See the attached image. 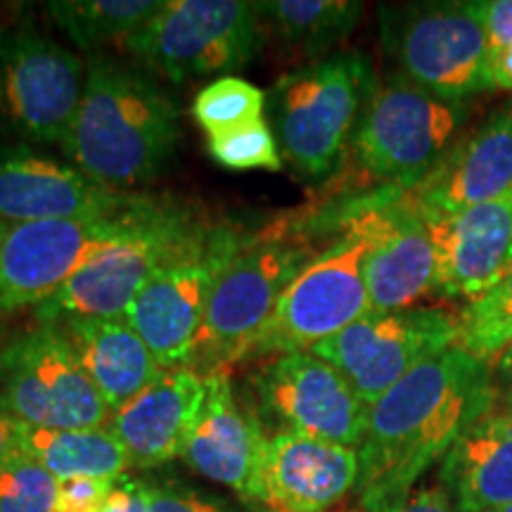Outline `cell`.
Here are the masks:
<instances>
[{"mask_svg":"<svg viewBox=\"0 0 512 512\" xmlns=\"http://www.w3.org/2000/svg\"><path fill=\"white\" fill-rule=\"evenodd\" d=\"M491 363L451 347L420 363L368 408L356 512H396L467 427L496 401Z\"/></svg>","mask_w":512,"mask_h":512,"instance_id":"6da1fadb","label":"cell"},{"mask_svg":"<svg viewBox=\"0 0 512 512\" xmlns=\"http://www.w3.org/2000/svg\"><path fill=\"white\" fill-rule=\"evenodd\" d=\"M181 140V110L145 67L98 55L86 64L79 110L60 145L95 183L126 192L162 174Z\"/></svg>","mask_w":512,"mask_h":512,"instance_id":"7a4b0ae2","label":"cell"},{"mask_svg":"<svg viewBox=\"0 0 512 512\" xmlns=\"http://www.w3.org/2000/svg\"><path fill=\"white\" fill-rule=\"evenodd\" d=\"M377 88L366 53L347 50L294 69L266 95L268 124L283 162L313 181L347 162Z\"/></svg>","mask_w":512,"mask_h":512,"instance_id":"3957f363","label":"cell"},{"mask_svg":"<svg viewBox=\"0 0 512 512\" xmlns=\"http://www.w3.org/2000/svg\"><path fill=\"white\" fill-rule=\"evenodd\" d=\"M318 254L294 238L247 242L211 287L188 368L207 377L245 361L283 292Z\"/></svg>","mask_w":512,"mask_h":512,"instance_id":"277c9868","label":"cell"},{"mask_svg":"<svg viewBox=\"0 0 512 512\" xmlns=\"http://www.w3.org/2000/svg\"><path fill=\"white\" fill-rule=\"evenodd\" d=\"M463 121L465 102L444 100L394 74L377 83L349 157L370 181L411 190L456 143Z\"/></svg>","mask_w":512,"mask_h":512,"instance_id":"5b68a950","label":"cell"},{"mask_svg":"<svg viewBox=\"0 0 512 512\" xmlns=\"http://www.w3.org/2000/svg\"><path fill=\"white\" fill-rule=\"evenodd\" d=\"M264 48V22L245 0H162L124 50L140 67L183 83L245 67Z\"/></svg>","mask_w":512,"mask_h":512,"instance_id":"8992f818","label":"cell"},{"mask_svg":"<svg viewBox=\"0 0 512 512\" xmlns=\"http://www.w3.org/2000/svg\"><path fill=\"white\" fill-rule=\"evenodd\" d=\"M380 31L399 74L425 91L453 102L494 91L489 43L472 0L382 5Z\"/></svg>","mask_w":512,"mask_h":512,"instance_id":"52a82bcc","label":"cell"},{"mask_svg":"<svg viewBox=\"0 0 512 512\" xmlns=\"http://www.w3.org/2000/svg\"><path fill=\"white\" fill-rule=\"evenodd\" d=\"M0 411L31 430H98L112 408L57 323L22 330L0 370Z\"/></svg>","mask_w":512,"mask_h":512,"instance_id":"ba28073f","label":"cell"},{"mask_svg":"<svg viewBox=\"0 0 512 512\" xmlns=\"http://www.w3.org/2000/svg\"><path fill=\"white\" fill-rule=\"evenodd\" d=\"M200 228L185 211L152 200L124 238L95 254L53 299L38 306L36 320L124 318L147 280Z\"/></svg>","mask_w":512,"mask_h":512,"instance_id":"9c48e42d","label":"cell"},{"mask_svg":"<svg viewBox=\"0 0 512 512\" xmlns=\"http://www.w3.org/2000/svg\"><path fill=\"white\" fill-rule=\"evenodd\" d=\"M86 64L31 27H0V136L57 145L79 110Z\"/></svg>","mask_w":512,"mask_h":512,"instance_id":"30bf717a","label":"cell"},{"mask_svg":"<svg viewBox=\"0 0 512 512\" xmlns=\"http://www.w3.org/2000/svg\"><path fill=\"white\" fill-rule=\"evenodd\" d=\"M366 252L368 242L354 228L323 249L283 292L245 361L311 351L368 316L373 309L363 278Z\"/></svg>","mask_w":512,"mask_h":512,"instance_id":"8fae6325","label":"cell"},{"mask_svg":"<svg viewBox=\"0 0 512 512\" xmlns=\"http://www.w3.org/2000/svg\"><path fill=\"white\" fill-rule=\"evenodd\" d=\"M150 202L136 197L119 214L98 219L10 226L0 245V316L12 318L53 299L95 254L124 238Z\"/></svg>","mask_w":512,"mask_h":512,"instance_id":"7c38bea8","label":"cell"},{"mask_svg":"<svg viewBox=\"0 0 512 512\" xmlns=\"http://www.w3.org/2000/svg\"><path fill=\"white\" fill-rule=\"evenodd\" d=\"M245 245L247 240L226 228L202 226L147 280L126 311L128 325L145 339L164 370L188 368L211 287Z\"/></svg>","mask_w":512,"mask_h":512,"instance_id":"4fadbf2b","label":"cell"},{"mask_svg":"<svg viewBox=\"0 0 512 512\" xmlns=\"http://www.w3.org/2000/svg\"><path fill=\"white\" fill-rule=\"evenodd\" d=\"M458 316L432 306L370 311L311 349L347 377L370 408L420 363L456 347Z\"/></svg>","mask_w":512,"mask_h":512,"instance_id":"5bb4252c","label":"cell"},{"mask_svg":"<svg viewBox=\"0 0 512 512\" xmlns=\"http://www.w3.org/2000/svg\"><path fill=\"white\" fill-rule=\"evenodd\" d=\"M368 242L363 259L370 309L399 311L437 294V249L425 214L406 192L389 190L387 200L363 204L347 216Z\"/></svg>","mask_w":512,"mask_h":512,"instance_id":"9a60e30c","label":"cell"},{"mask_svg":"<svg viewBox=\"0 0 512 512\" xmlns=\"http://www.w3.org/2000/svg\"><path fill=\"white\" fill-rule=\"evenodd\" d=\"M256 392L266 411L290 432L361 448L368 427V406L347 377L311 351L280 354L256 370Z\"/></svg>","mask_w":512,"mask_h":512,"instance_id":"2e32d148","label":"cell"},{"mask_svg":"<svg viewBox=\"0 0 512 512\" xmlns=\"http://www.w3.org/2000/svg\"><path fill=\"white\" fill-rule=\"evenodd\" d=\"M133 200L126 192L95 183L72 162H57L31 145L0 147V219L8 226L98 219L119 214Z\"/></svg>","mask_w":512,"mask_h":512,"instance_id":"e0dca14e","label":"cell"},{"mask_svg":"<svg viewBox=\"0 0 512 512\" xmlns=\"http://www.w3.org/2000/svg\"><path fill=\"white\" fill-rule=\"evenodd\" d=\"M207 392L185 441L183 460L197 475L264 503L266 434L252 411L235 399L230 373L204 377Z\"/></svg>","mask_w":512,"mask_h":512,"instance_id":"ac0fdd59","label":"cell"},{"mask_svg":"<svg viewBox=\"0 0 512 512\" xmlns=\"http://www.w3.org/2000/svg\"><path fill=\"white\" fill-rule=\"evenodd\" d=\"M437 249V294L470 304L512 273V195L458 214L425 216Z\"/></svg>","mask_w":512,"mask_h":512,"instance_id":"d6986e66","label":"cell"},{"mask_svg":"<svg viewBox=\"0 0 512 512\" xmlns=\"http://www.w3.org/2000/svg\"><path fill=\"white\" fill-rule=\"evenodd\" d=\"M425 216L458 214L512 195V107L448 147L432 171L403 190Z\"/></svg>","mask_w":512,"mask_h":512,"instance_id":"ffe728a7","label":"cell"},{"mask_svg":"<svg viewBox=\"0 0 512 512\" xmlns=\"http://www.w3.org/2000/svg\"><path fill=\"white\" fill-rule=\"evenodd\" d=\"M358 451L349 446L278 432L266 439L264 505L292 512H328L356 491Z\"/></svg>","mask_w":512,"mask_h":512,"instance_id":"44dd1931","label":"cell"},{"mask_svg":"<svg viewBox=\"0 0 512 512\" xmlns=\"http://www.w3.org/2000/svg\"><path fill=\"white\" fill-rule=\"evenodd\" d=\"M207 392L204 375L169 368L112 415V432L133 467H157L181 458Z\"/></svg>","mask_w":512,"mask_h":512,"instance_id":"7402d4cb","label":"cell"},{"mask_svg":"<svg viewBox=\"0 0 512 512\" xmlns=\"http://www.w3.org/2000/svg\"><path fill=\"white\" fill-rule=\"evenodd\" d=\"M57 325L112 413L164 373L162 363L126 318H67Z\"/></svg>","mask_w":512,"mask_h":512,"instance_id":"603a6c76","label":"cell"},{"mask_svg":"<svg viewBox=\"0 0 512 512\" xmlns=\"http://www.w3.org/2000/svg\"><path fill=\"white\" fill-rule=\"evenodd\" d=\"M441 486L458 512H491L512 503V415L489 413L446 453Z\"/></svg>","mask_w":512,"mask_h":512,"instance_id":"cb8c5ba5","label":"cell"},{"mask_svg":"<svg viewBox=\"0 0 512 512\" xmlns=\"http://www.w3.org/2000/svg\"><path fill=\"white\" fill-rule=\"evenodd\" d=\"M27 453L60 482L74 477L119 479L131 467L126 448L121 446L112 427H98V430L27 427Z\"/></svg>","mask_w":512,"mask_h":512,"instance_id":"d4e9b609","label":"cell"},{"mask_svg":"<svg viewBox=\"0 0 512 512\" xmlns=\"http://www.w3.org/2000/svg\"><path fill=\"white\" fill-rule=\"evenodd\" d=\"M363 3L354 0H264L256 3L264 27L273 29L287 46L323 53L354 34L363 17Z\"/></svg>","mask_w":512,"mask_h":512,"instance_id":"484cf974","label":"cell"},{"mask_svg":"<svg viewBox=\"0 0 512 512\" xmlns=\"http://www.w3.org/2000/svg\"><path fill=\"white\" fill-rule=\"evenodd\" d=\"M162 5V0H53L48 17L83 53L124 48L136 31Z\"/></svg>","mask_w":512,"mask_h":512,"instance_id":"4316f807","label":"cell"},{"mask_svg":"<svg viewBox=\"0 0 512 512\" xmlns=\"http://www.w3.org/2000/svg\"><path fill=\"white\" fill-rule=\"evenodd\" d=\"M456 347L494 363L512 344V273L458 313Z\"/></svg>","mask_w":512,"mask_h":512,"instance_id":"83f0119b","label":"cell"},{"mask_svg":"<svg viewBox=\"0 0 512 512\" xmlns=\"http://www.w3.org/2000/svg\"><path fill=\"white\" fill-rule=\"evenodd\" d=\"M266 93L240 76H221L195 95L192 117L209 136L266 119Z\"/></svg>","mask_w":512,"mask_h":512,"instance_id":"f1b7e54d","label":"cell"},{"mask_svg":"<svg viewBox=\"0 0 512 512\" xmlns=\"http://www.w3.org/2000/svg\"><path fill=\"white\" fill-rule=\"evenodd\" d=\"M60 479L31 453L0 465V512H55Z\"/></svg>","mask_w":512,"mask_h":512,"instance_id":"f546056e","label":"cell"},{"mask_svg":"<svg viewBox=\"0 0 512 512\" xmlns=\"http://www.w3.org/2000/svg\"><path fill=\"white\" fill-rule=\"evenodd\" d=\"M209 155L216 164L233 171H280L283 157H280L278 143H275L273 128L268 119L252 121V124L233 128V131L219 133L207 138Z\"/></svg>","mask_w":512,"mask_h":512,"instance_id":"4dcf8cb0","label":"cell"},{"mask_svg":"<svg viewBox=\"0 0 512 512\" xmlns=\"http://www.w3.org/2000/svg\"><path fill=\"white\" fill-rule=\"evenodd\" d=\"M489 43L494 88L512 93V0H472Z\"/></svg>","mask_w":512,"mask_h":512,"instance_id":"1f68e13d","label":"cell"},{"mask_svg":"<svg viewBox=\"0 0 512 512\" xmlns=\"http://www.w3.org/2000/svg\"><path fill=\"white\" fill-rule=\"evenodd\" d=\"M117 479L74 477L60 482L55 512H102Z\"/></svg>","mask_w":512,"mask_h":512,"instance_id":"d6a6232c","label":"cell"},{"mask_svg":"<svg viewBox=\"0 0 512 512\" xmlns=\"http://www.w3.org/2000/svg\"><path fill=\"white\" fill-rule=\"evenodd\" d=\"M147 498H150V512H223L214 503L204 498L188 494V491L166 489V486H147Z\"/></svg>","mask_w":512,"mask_h":512,"instance_id":"836d02e7","label":"cell"},{"mask_svg":"<svg viewBox=\"0 0 512 512\" xmlns=\"http://www.w3.org/2000/svg\"><path fill=\"white\" fill-rule=\"evenodd\" d=\"M102 512H150L147 486L136 482V479H128L126 475L119 477Z\"/></svg>","mask_w":512,"mask_h":512,"instance_id":"e575fe53","label":"cell"},{"mask_svg":"<svg viewBox=\"0 0 512 512\" xmlns=\"http://www.w3.org/2000/svg\"><path fill=\"white\" fill-rule=\"evenodd\" d=\"M396 512H458L451 496L446 494L444 486H425V489L413 491V496L401 505Z\"/></svg>","mask_w":512,"mask_h":512,"instance_id":"d590c367","label":"cell"},{"mask_svg":"<svg viewBox=\"0 0 512 512\" xmlns=\"http://www.w3.org/2000/svg\"><path fill=\"white\" fill-rule=\"evenodd\" d=\"M24 451H27V427L12 415L0 411V465Z\"/></svg>","mask_w":512,"mask_h":512,"instance_id":"8d00e7d4","label":"cell"},{"mask_svg":"<svg viewBox=\"0 0 512 512\" xmlns=\"http://www.w3.org/2000/svg\"><path fill=\"white\" fill-rule=\"evenodd\" d=\"M491 370H494L496 392H505L508 403H512V344L491 363Z\"/></svg>","mask_w":512,"mask_h":512,"instance_id":"74e56055","label":"cell"},{"mask_svg":"<svg viewBox=\"0 0 512 512\" xmlns=\"http://www.w3.org/2000/svg\"><path fill=\"white\" fill-rule=\"evenodd\" d=\"M19 335H22V330L12 323V318L0 316V370H3L5 361H8V354L15 347Z\"/></svg>","mask_w":512,"mask_h":512,"instance_id":"f35d334b","label":"cell"},{"mask_svg":"<svg viewBox=\"0 0 512 512\" xmlns=\"http://www.w3.org/2000/svg\"><path fill=\"white\" fill-rule=\"evenodd\" d=\"M8 223H5L3 219H0V245H3V240H5V235H8Z\"/></svg>","mask_w":512,"mask_h":512,"instance_id":"ab89813d","label":"cell"},{"mask_svg":"<svg viewBox=\"0 0 512 512\" xmlns=\"http://www.w3.org/2000/svg\"><path fill=\"white\" fill-rule=\"evenodd\" d=\"M268 512H292V510H285V508H278V505H268Z\"/></svg>","mask_w":512,"mask_h":512,"instance_id":"60d3db41","label":"cell"},{"mask_svg":"<svg viewBox=\"0 0 512 512\" xmlns=\"http://www.w3.org/2000/svg\"><path fill=\"white\" fill-rule=\"evenodd\" d=\"M491 512H512V503L505 505V508H498V510H491Z\"/></svg>","mask_w":512,"mask_h":512,"instance_id":"b9f144b4","label":"cell"}]
</instances>
